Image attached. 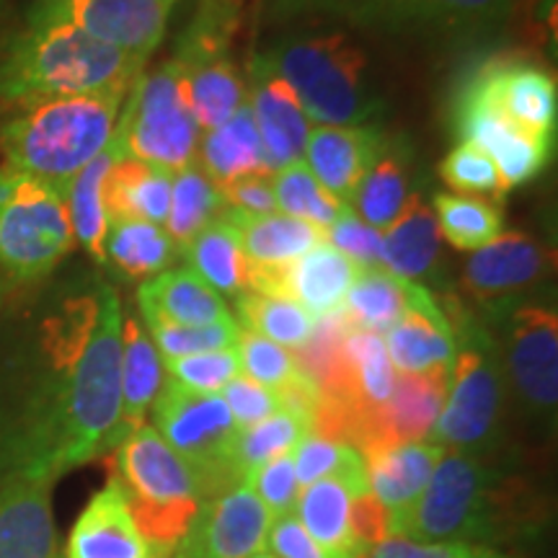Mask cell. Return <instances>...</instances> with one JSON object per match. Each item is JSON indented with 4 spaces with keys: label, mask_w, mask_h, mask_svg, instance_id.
<instances>
[{
    "label": "cell",
    "mask_w": 558,
    "mask_h": 558,
    "mask_svg": "<svg viewBox=\"0 0 558 558\" xmlns=\"http://www.w3.org/2000/svg\"><path fill=\"white\" fill-rule=\"evenodd\" d=\"M122 303L111 284L62 300L41 326V367L0 427V476L54 484L120 445Z\"/></svg>",
    "instance_id": "obj_1"
},
{
    "label": "cell",
    "mask_w": 558,
    "mask_h": 558,
    "mask_svg": "<svg viewBox=\"0 0 558 558\" xmlns=\"http://www.w3.org/2000/svg\"><path fill=\"white\" fill-rule=\"evenodd\" d=\"M525 486L471 452L445 450L416 505L388 522V535L414 543H497L535 525Z\"/></svg>",
    "instance_id": "obj_2"
},
{
    "label": "cell",
    "mask_w": 558,
    "mask_h": 558,
    "mask_svg": "<svg viewBox=\"0 0 558 558\" xmlns=\"http://www.w3.org/2000/svg\"><path fill=\"white\" fill-rule=\"evenodd\" d=\"M145 62L58 21H29L0 58V101L88 94H124L135 88Z\"/></svg>",
    "instance_id": "obj_3"
},
{
    "label": "cell",
    "mask_w": 558,
    "mask_h": 558,
    "mask_svg": "<svg viewBox=\"0 0 558 558\" xmlns=\"http://www.w3.org/2000/svg\"><path fill=\"white\" fill-rule=\"evenodd\" d=\"M259 54L318 128H367L378 120L383 99L367 52L347 32L331 26L295 29Z\"/></svg>",
    "instance_id": "obj_4"
},
{
    "label": "cell",
    "mask_w": 558,
    "mask_h": 558,
    "mask_svg": "<svg viewBox=\"0 0 558 558\" xmlns=\"http://www.w3.org/2000/svg\"><path fill=\"white\" fill-rule=\"evenodd\" d=\"M124 101V94H88L16 104L0 124L5 166L62 190L111 143Z\"/></svg>",
    "instance_id": "obj_5"
},
{
    "label": "cell",
    "mask_w": 558,
    "mask_h": 558,
    "mask_svg": "<svg viewBox=\"0 0 558 558\" xmlns=\"http://www.w3.org/2000/svg\"><path fill=\"white\" fill-rule=\"evenodd\" d=\"M445 316L456 337V360L450 367L448 396L427 439L445 450L486 458L501 435L507 401L501 349L486 324L458 300H450Z\"/></svg>",
    "instance_id": "obj_6"
},
{
    "label": "cell",
    "mask_w": 558,
    "mask_h": 558,
    "mask_svg": "<svg viewBox=\"0 0 558 558\" xmlns=\"http://www.w3.org/2000/svg\"><path fill=\"white\" fill-rule=\"evenodd\" d=\"M264 9L275 21H326L390 37L469 41L501 29L514 0H267Z\"/></svg>",
    "instance_id": "obj_7"
},
{
    "label": "cell",
    "mask_w": 558,
    "mask_h": 558,
    "mask_svg": "<svg viewBox=\"0 0 558 558\" xmlns=\"http://www.w3.org/2000/svg\"><path fill=\"white\" fill-rule=\"evenodd\" d=\"M117 481L153 554L171 558L205 505L197 473L156 427L143 424L117 445Z\"/></svg>",
    "instance_id": "obj_8"
},
{
    "label": "cell",
    "mask_w": 558,
    "mask_h": 558,
    "mask_svg": "<svg viewBox=\"0 0 558 558\" xmlns=\"http://www.w3.org/2000/svg\"><path fill=\"white\" fill-rule=\"evenodd\" d=\"M73 243L60 186L0 166V267L32 282L50 275Z\"/></svg>",
    "instance_id": "obj_9"
},
{
    "label": "cell",
    "mask_w": 558,
    "mask_h": 558,
    "mask_svg": "<svg viewBox=\"0 0 558 558\" xmlns=\"http://www.w3.org/2000/svg\"><path fill=\"white\" fill-rule=\"evenodd\" d=\"M114 140L124 158L171 173L194 163L202 130L186 104L177 62L169 60L153 73L140 75L120 111Z\"/></svg>",
    "instance_id": "obj_10"
},
{
    "label": "cell",
    "mask_w": 558,
    "mask_h": 558,
    "mask_svg": "<svg viewBox=\"0 0 558 558\" xmlns=\"http://www.w3.org/2000/svg\"><path fill=\"white\" fill-rule=\"evenodd\" d=\"M150 411L158 435L197 473L205 499L239 484L233 473L239 429L220 393H194L163 378Z\"/></svg>",
    "instance_id": "obj_11"
},
{
    "label": "cell",
    "mask_w": 558,
    "mask_h": 558,
    "mask_svg": "<svg viewBox=\"0 0 558 558\" xmlns=\"http://www.w3.org/2000/svg\"><path fill=\"white\" fill-rule=\"evenodd\" d=\"M554 254L525 233H501L473 251L463 269V292L476 305L481 324H501L522 305L538 303L550 288Z\"/></svg>",
    "instance_id": "obj_12"
},
{
    "label": "cell",
    "mask_w": 558,
    "mask_h": 558,
    "mask_svg": "<svg viewBox=\"0 0 558 558\" xmlns=\"http://www.w3.org/2000/svg\"><path fill=\"white\" fill-rule=\"evenodd\" d=\"M295 514L329 558H367L388 538V512L367 481L320 478L300 488Z\"/></svg>",
    "instance_id": "obj_13"
},
{
    "label": "cell",
    "mask_w": 558,
    "mask_h": 558,
    "mask_svg": "<svg viewBox=\"0 0 558 558\" xmlns=\"http://www.w3.org/2000/svg\"><path fill=\"white\" fill-rule=\"evenodd\" d=\"M501 365L520 407L530 416L554 422L558 403V318L546 303L522 305L501 320Z\"/></svg>",
    "instance_id": "obj_14"
},
{
    "label": "cell",
    "mask_w": 558,
    "mask_h": 558,
    "mask_svg": "<svg viewBox=\"0 0 558 558\" xmlns=\"http://www.w3.org/2000/svg\"><path fill=\"white\" fill-rule=\"evenodd\" d=\"M458 96L486 104L527 135L554 143L558 114L556 81L533 62L514 58L486 60L473 70Z\"/></svg>",
    "instance_id": "obj_15"
},
{
    "label": "cell",
    "mask_w": 558,
    "mask_h": 558,
    "mask_svg": "<svg viewBox=\"0 0 558 558\" xmlns=\"http://www.w3.org/2000/svg\"><path fill=\"white\" fill-rule=\"evenodd\" d=\"M169 5L160 0H37L29 21H58L88 37L148 62L169 24Z\"/></svg>",
    "instance_id": "obj_16"
},
{
    "label": "cell",
    "mask_w": 558,
    "mask_h": 558,
    "mask_svg": "<svg viewBox=\"0 0 558 558\" xmlns=\"http://www.w3.org/2000/svg\"><path fill=\"white\" fill-rule=\"evenodd\" d=\"M269 509L246 484L209 497L171 558H251L267 546Z\"/></svg>",
    "instance_id": "obj_17"
},
{
    "label": "cell",
    "mask_w": 558,
    "mask_h": 558,
    "mask_svg": "<svg viewBox=\"0 0 558 558\" xmlns=\"http://www.w3.org/2000/svg\"><path fill=\"white\" fill-rule=\"evenodd\" d=\"M450 386V369L396 373L390 399L362 424L354 437L360 456L401 442H422L435 427Z\"/></svg>",
    "instance_id": "obj_18"
},
{
    "label": "cell",
    "mask_w": 558,
    "mask_h": 558,
    "mask_svg": "<svg viewBox=\"0 0 558 558\" xmlns=\"http://www.w3.org/2000/svg\"><path fill=\"white\" fill-rule=\"evenodd\" d=\"M452 128L460 143H473L494 160L507 192L533 181L550 163L554 143L527 135L486 104L456 96Z\"/></svg>",
    "instance_id": "obj_19"
},
{
    "label": "cell",
    "mask_w": 558,
    "mask_h": 558,
    "mask_svg": "<svg viewBox=\"0 0 558 558\" xmlns=\"http://www.w3.org/2000/svg\"><path fill=\"white\" fill-rule=\"evenodd\" d=\"M246 104L259 130L269 171L277 173L303 160L313 122L300 107L292 88L279 78L262 54H254L248 65Z\"/></svg>",
    "instance_id": "obj_20"
},
{
    "label": "cell",
    "mask_w": 558,
    "mask_h": 558,
    "mask_svg": "<svg viewBox=\"0 0 558 558\" xmlns=\"http://www.w3.org/2000/svg\"><path fill=\"white\" fill-rule=\"evenodd\" d=\"M50 481L0 476V558H58Z\"/></svg>",
    "instance_id": "obj_21"
},
{
    "label": "cell",
    "mask_w": 558,
    "mask_h": 558,
    "mask_svg": "<svg viewBox=\"0 0 558 558\" xmlns=\"http://www.w3.org/2000/svg\"><path fill=\"white\" fill-rule=\"evenodd\" d=\"M65 558H156L140 533L120 481L111 476L70 530Z\"/></svg>",
    "instance_id": "obj_22"
},
{
    "label": "cell",
    "mask_w": 558,
    "mask_h": 558,
    "mask_svg": "<svg viewBox=\"0 0 558 558\" xmlns=\"http://www.w3.org/2000/svg\"><path fill=\"white\" fill-rule=\"evenodd\" d=\"M383 130L367 128H313L303 163L339 202L349 205L383 145Z\"/></svg>",
    "instance_id": "obj_23"
},
{
    "label": "cell",
    "mask_w": 558,
    "mask_h": 558,
    "mask_svg": "<svg viewBox=\"0 0 558 558\" xmlns=\"http://www.w3.org/2000/svg\"><path fill=\"white\" fill-rule=\"evenodd\" d=\"M383 344L396 373L450 369L456 360V337L450 320L427 288L418 290L407 316L386 331Z\"/></svg>",
    "instance_id": "obj_24"
},
{
    "label": "cell",
    "mask_w": 558,
    "mask_h": 558,
    "mask_svg": "<svg viewBox=\"0 0 558 558\" xmlns=\"http://www.w3.org/2000/svg\"><path fill=\"white\" fill-rule=\"evenodd\" d=\"M445 448L422 439L365 452L369 494L388 512V522L416 505L435 473Z\"/></svg>",
    "instance_id": "obj_25"
},
{
    "label": "cell",
    "mask_w": 558,
    "mask_h": 558,
    "mask_svg": "<svg viewBox=\"0 0 558 558\" xmlns=\"http://www.w3.org/2000/svg\"><path fill=\"white\" fill-rule=\"evenodd\" d=\"M137 305L143 324L163 320L177 326H209L233 324L226 300L215 292L194 269L160 271L145 279L137 290Z\"/></svg>",
    "instance_id": "obj_26"
},
{
    "label": "cell",
    "mask_w": 558,
    "mask_h": 558,
    "mask_svg": "<svg viewBox=\"0 0 558 558\" xmlns=\"http://www.w3.org/2000/svg\"><path fill=\"white\" fill-rule=\"evenodd\" d=\"M181 88L202 132L218 130L246 104V86L239 78L230 50L207 54H177Z\"/></svg>",
    "instance_id": "obj_27"
},
{
    "label": "cell",
    "mask_w": 558,
    "mask_h": 558,
    "mask_svg": "<svg viewBox=\"0 0 558 558\" xmlns=\"http://www.w3.org/2000/svg\"><path fill=\"white\" fill-rule=\"evenodd\" d=\"M222 218L239 228L248 269L290 267L320 241H326V230L282 213L246 215L226 207Z\"/></svg>",
    "instance_id": "obj_28"
},
{
    "label": "cell",
    "mask_w": 558,
    "mask_h": 558,
    "mask_svg": "<svg viewBox=\"0 0 558 558\" xmlns=\"http://www.w3.org/2000/svg\"><path fill=\"white\" fill-rule=\"evenodd\" d=\"M439 262L442 241L435 213L418 194H411L399 218L383 230V269L418 284L437 275Z\"/></svg>",
    "instance_id": "obj_29"
},
{
    "label": "cell",
    "mask_w": 558,
    "mask_h": 558,
    "mask_svg": "<svg viewBox=\"0 0 558 558\" xmlns=\"http://www.w3.org/2000/svg\"><path fill=\"white\" fill-rule=\"evenodd\" d=\"M411 197V153L401 137H383V145L354 192L352 213L369 228L386 230Z\"/></svg>",
    "instance_id": "obj_30"
},
{
    "label": "cell",
    "mask_w": 558,
    "mask_h": 558,
    "mask_svg": "<svg viewBox=\"0 0 558 558\" xmlns=\"http://www.w3.org/2000/svg\"><path fill=\"white\" fill-rule=\"evenodd\" d=\"M160 388H163V360L153 344L143 320L122 316V416L120 442L130 432L145 424Z\"/></svg>",
    "instance_id": "obj_31"
},
{
    "label": "cell",
    "mask_w": 558,
    "mask_h": 558,
    "mask_svg": "<svg viewBox=\"0 0 558 558\" xmlns=\"http://www.w3.org/2000/svg\"><path fill=\"white\" fill-rule=\"evenodd\" d=\"M173 173L135 158L117 160L104 181V209L111 220H145L163 226L169 215Z\"/></svg>",
    "instance_id": "obj_32"
},
{
    "label": "cell",
    "mask_w": 558,
    "mask_h": 558,
    "mask_svg": "<svg viewBox=\"0 0 558 558\" xmlns=\"http://www.w3.org/2000/svg\"><path fill=\"white\" fill-rule=\"evenodd\" d=\"M124 153L114 137L104 148L99 156L90 160L88 166L75 173L73 179L62 186V197H65L70 228H73V239L94 256V262L107 264L104 254V241H107L109 218L104 209V181L109 171L114 169L117 160H122Z\"/></svg>",
    "instance_id": "obj_33"
},
{
    "label": "cell",
    "mask_w": 558,
    "mask_h": 558,
    "mask_svg": "<svg viewBox=\"0 0 558 558\" xmlns=\"http://www.w3.org/2000/svg\"><path fill=\"white\" fill-rule=\"evenodd\" d=\"M197 160L199 169L218 186L256 173H271L248 104H243L226 124L209 130L199 140Z\"/></svg>",
    "instance_id": "obj_34"
},
{
    "label": "cell",
    "mask_w": 558,
    "mask_h": 558,
    "mask_svg": "<svg viewBox=\"0 0 558 558\" xmlns=\"http://www.w3.org/2000/svg\"><path fill=\"white\" fill-rule=\"evenodd\" d=\"M422 288L424 284L390 275L388 269H362L349 288L341 311L354 329L383 337L407 316Z\"/></svg>",
    "instance_id": "obj_35"
},
{
    "label": "cell",
    "mask_w": 558,
    "mask_h": 558,
    "mask_svg": "<svg viewBox=\"0 0 558 558\" xmlns=\"http://www.w3.org/2000/svg\"><path fill=\"white\" fill-rule=\"evenodd\" d=\"M190 269L205 279L215 292L239 298L248 292V262L243 254L241 233L233 222L220 215L184 248Z\"/></svg>",
    "instance_id": "obj_36"
},
{
    "label": "cell",
    "mask_w": 558,
    "mask_h": 558,
    "mask_svg": "<svg viewBox=\"0 0 558 558\" xmlns=\"http://www.w3.org/2000/svg\"><path fill=\"white\" fill-rule=\"evenodd\" d=\"M177 251L163 226L145 220H111L104 241L107 262L132 279L158 277L177 259Z\"/></svg>",
    "instance_id": "obj_37"
},
{
    "label": "cell",
    "mask_w": 558,
    "mask_h": 558,
    "mask_svg": "<svg viewBox=\"0 0 558 558\" xmlns=\"http://www.w3.org/2000/svg\"><path fill=\"white\" fill-rule=\"evenodd\" d=\"M222 213H226V199H222L220 186L199 169V163L173 173L169 215H166L163 228L179 251L190 246Z\"/></svg>",
    "instance_id": "obj_38"
},
{
    "label": "cell",
    "mask_w": 558,
    "mask_h": 558,
    "mask_svg": "<svg viewBox=\"0 0 558 558\" xmlns=\"http://www.w3.org/2000/svg\"><path fill=\"white\" fill-rule=\"evenodd\" d=\"M235 311H239L243 329L259 333L284 349L305 347L316 331V318L290 298L262 295V292L248 290L235 298Z\"/></svg>",
    "instance_id": "obj_39"
},
{
    "label": "cell",
    "mask_w": 558,
    "mask_h": 558,
    "mask_svg": "<svg viewBox=\"0 0 558 558\" xmlns=\"http://www.w3.org/2000/svg\"><path fill=\"white\" fill-rule=\"evenodd\" d=\"M432 213L439 235H445L458 251H478L501 235V209L488 199L469 194H437Z\"/></svg>",
    "instance_id": "obj_40"
},
{
    "label": "cell",
    "mask_w": 558,
    "mask_h": 558,
    "mask_svg": "<svg viewBox=\"0 0 558 558\" xmlns=\"http://www.w3.org/2000/svg\"><path fill=\"white\" fill-rule=\"evenodd\" d=\"M271 186H275V205L282 215L305 220L320 230L331 228L347 209H352L344 202H339L326 190L320 181L313 177L303 160L288 166V169L271 173Z\"/></svg>",
    "instance_id": "obj_41"
},
{
    "label": "cell",
    "mask_w": 558,
    "mask_h": 558,
    "mask_svg": "<svg viewBox=\"0 0 558 558\" xmlns=\"http://www.w3.org/2000/svg\"><path fill=\"white\" fill-rule=\"evenodd\" d=\"M308 435L311 424L284 409H279L277 414L254 424V427L239 429L233 445V473L239 478V484L251 471L259 469V465L295 450Z\"/></svg>",
    "instance_id": "obj_42"
},
{
    "label": "cell",
    "mask_w": 558,
    "mask_h": 558,
    "mask_svg": "<svg viewBox=\"0 0 558 558\" xmlns=\"http://www.w3.org/2000/svg\"><path fill=\"white\" fill-rule=\"evenodd\" d=\"M292 465H295L298 486L305 488L320 478H347L367 481L365 458L354 445L308 435L292 450Z\"/></svg>",
    "instance_id": "obj_43"
},
{
    "label": "cell",
    "mask_w": 558,
    "mask_h": 558,
    "mask_svg": "<svg viewBox=\"0 0 558 558\" xmlns=\"http://www.w3.org/2000/svg\"><path fill=\"white\" fill-rule=\"evenodd\" d=\"M153 344H156L160 360L190 357V354L218 352V349H233L239 344L241 326L235 324H209V326H177L163 320H148L143 324Z\"/></svg>",
    "instance_id": "obj_44"
},
{
    "label": "cell",
    "mask_w": 558,
    "mask_h": 558,
    "mask_svg": "<svg viewBox=\"0 0 558 558\" xmlns=\"http://www.w3.org/2000/svg\"><path fill=\"white\" fill-rule=\"evenodd\" d=\"M235 375H241V360L235 347L163 360V378L179 388L194 390V393H220Z\"/></svg>",
    "instance_id": "obj_45"
},
{
    "label": "cell",
    "mask_w": 558,
    "mask_h": 558,
    "mask_svg": "<svg viewBox=\"0 0 558 558\" xmlns=\"http://www.w3.org/2000/svg\"><path fill=\"white\" fill-rule=\"evenodd\" d=\"M241 360V375L256 380L259 386L279 390L298 378L300 367L292 354L275 341L259 337V333L241 329L239 344H235Z\"/></svg>",
    "instance_id": "obj_46"
},
{
    "label": "cell",
    "mask_w": 558,
    "mask_h": 558,
    "mask_svg": "<svg viewBox=\"0 0 558 558\" xmlns=\"http://www.w3.org/2000/svg\"><path fill=\"white\" fill-rule=\"evenodd\" d=\"M439 177L452 190L469 194V197L471 194H494L501 199L507 194L494 160L473 143H458L439 163Z\"/></svg>",
    "instance_id": "obj_47"
},
{
    "label": "cell",
    "mask_w": 558,
    "mask_h": 558,
    "mask_svg": "<svg viewBox=\"0 0 558 558\" xmlns=\"http://www.w3.org/2000/svg\"><path fill=\"white\" fill-rule=\"evenodd\" d=\"M241 484H246L262 499V505L269 509L271 518L295 512L300 486L295 478V465H292V452H284V456L259 465Z\"/></svg>",
    "instance_id": "obj_48"
},
{
    "label": "cell",
    "mask_w": 558,
    "mask_h": 558,
    "mask_svg": "<svg viewBox=\"0 0 558 558\" xmlns=\"http://www.w3.org/2000/svg\"><path fill=\"white\" fill-rule=\"evenodd\" d=\"M326 243H331L360 269H383V233L362 222L352 209L326 228Z\"/></svg>",
    "instance_id": "obj_49"
},
{
    "label": "cell",
    "mask_w": 558,
    "mask_h": 558,
    "mask_svg": "<svg viewBox=\"0 0 558 558\" xmlns=\"http://www.w3.org/2000/svg\"><path fill=\"white\" fill-rule=\"evenodd\" d=\"M220 396L222 401L228 403L235 429L254 427V424L264 422V418H269L271 414H277V411L282 409L277 390L259 386V383L246 378V375H235V378L220 390Z\"/></svg>",
    "instance_id": "obj_50"
},
{
    "label": "cell",
    "mask_w": 558,
    "mask_h": 558,
    "mask_svg": "<svg viewBox=\"0 0 558 558\" xmlns=\"http://www.w3.org/2000/svg\"><path fill=\"white\" fill-rule=\"evenodd\" d=\"M367 558H514L499 548L478 543H414L388 535L369 550Z\"/></svg>",
    "instance_id": "obj_51"
},
{
    "label": "cell",
    "mask_w": 558,
    "mask_h": 558,
    "mask_svg": "<svg viewBox=\"0 0 558 558\" xmlns=\"http://www.w3.org/2000/svg\"><path fill=\"white\" fill-rule=\"evenodd\" d=\"M267 554L275 558H329L324 548L311 538L308 530L300 525L298 514H279L271 520L267 533Z\"/></svg>",
    "instance_id": "obj_52"
},
{
    "label": "cell",
    "mask_w": 558,
    "mask_h": 558,
    "mask_svg": "<svg viewBox=\"0 0 558 558\" xmlns=\"http://www.w3.org/2000/svg\"><path fill=\"white\" fill-rule=\"evenodd\" d=\"M226 207L239 209L246 215H269L277 213L275 186H271V173H256V177H243L220 186Z\"/></svg>",
    "instance_id": "obj_53"
},
{
    "label": "cell",
    "mask_w": 558,
    "mask_h": 558,
    "mask_svg": "<svg viewBox=\"0 0 558 558\" xmlns=\"http://www.w3.org/2000/svg\"><path fill=\"white\" fill-rule=\"evenodd\" d=\"M251 558H275L271 554H267V550H259V554H254Z\"/></svg>",
    "instance_id": "obj_54"
},
{
    "label": "cell",
    "mask_w": 558,
    "mask_h": 558,
    "mask_svg": "<svg viewBox=\"0 0 558 558\" xmlns=\"http://www.w3.org/2000/svg\"><path fill=\"white\" fill-rule=\"evenodd\" d=\"M160 3H163V5H169V9H173V5H177L179 0H160Z\"/></svg>",
    "instance_id": "obj_55"
},
{
    "label": "cell",
    "mask_w": 558,
    "mask_h": 558,
    "mask_svg": "<svg viewBox=\"0 0 558 558\" xmlns=\"http://www.w3.org/2000/svg\"><path fill=\"white\" fill-rule=\"evenodd\" d=\"M3 3H5V0H0V13H3Z\"/></svg>",
    "instance_id": "obj_56"
}]
</instances>
